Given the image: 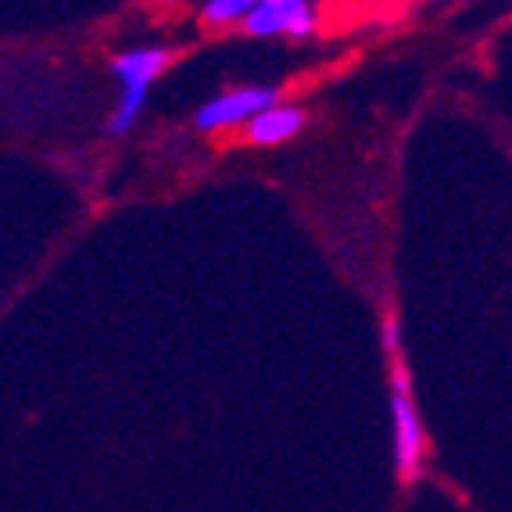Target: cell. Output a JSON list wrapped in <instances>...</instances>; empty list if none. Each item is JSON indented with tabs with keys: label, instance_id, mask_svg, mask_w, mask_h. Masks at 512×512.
<instances>
[{
	"label": "cell",
	"instance_id": "1",
	"mask_svg": "<svg viewBox=\"0 0 512 512\" xmlns=\"http://www.w3.org/2000/svg\"><path fill=\"white\" fill-rule=\"evenodd\" d=\"M380 344L387 355V416H391V462L394 477L405 487L427 477V427H423V412L416 402V387H412V366L405 355V333L398 308L387 305L380 319Z\"/></svg>",
	"mask_w": 512,
	"mask_h": 512
},
{
	"label": "cell",
	"instance_id": "2",
	"mask_svg": "<svg viewBox=\"0 0 512 512\" xmlns=\"http://www.w3.org/2000/svg\"><path fill=\"white\" fill-rule=\"evenodd\" d=\"M172 51L162 43H140V47H126L111 58V76L119 83V101L115 111L108 115V137H129L137 129L140 115L147 108L154 79L169 69Z\"/></svg>",
	"mask_w": 512,
	"mask_h": 512
},
{
	"label": "cell",
	"instance_id": "3",
	"mask_svg": "<svg viewBox=\"0 0 512 512\" xmlns=\"http://www.w3.org/2000/svg\"><path fill=\"white\" fill-rule=\"evenodd\" d=\"M280 101V90L269 83H251V86H233L222 94L208 97L205 104H197L194 126L201 133H226V129H244L255 115L265 108H273Z\"/></svg>",
	"mask_w": 512,
	"mask_h": 512
},
{
	"label": "cell",
	"instance_id": "4",
	"mask_svg": "<svg viewBox=\"0 0 512 512\" xmlns=\"http://www.w3.org/2000/svg\"><path fill=\"white\" fill-rule=\"evenodd\" d=\"M316 29V0H258V8L244 22V33L255 40H308Z\"/></svg>",
	"mask_w": 512,
	"mask_h": 512
},
{
	"label": "cell",
	"instance_id": "5",
	"mask_svg": "<svg viewBox=\"0 0 512 512\" xmlns=\"http://www.w3.org/2000/svg\"><path fill=\"white\" fill-rule=\"evenodd\" d=\"M308 115L301 104H287V101H276L273 108H265L262 115L244 126V140L255 147H280V144H291L298 137L301 129H305Z\"/></svg>",
	"mask_w": 512,
	"mask_h": 512
},
{
	"label": "cell",
	"instance_id": "6",
	"mask_svg": "<svg viewBox=\"0 0 512 512\" xmlns=\"http://www.w3.org/2000/svg\"><path fill=\"white\" fill-rule=\"evenodd\" d=\"M255 8L258 0H201L197 4V18L208 29H230V26L244 29V22H248Z\"/></svg>",
	"mask_w": 512,
	"mask_h": 512
}]
</instances>
